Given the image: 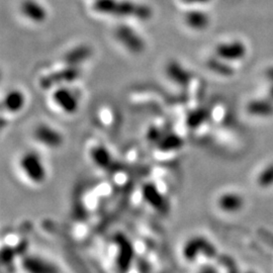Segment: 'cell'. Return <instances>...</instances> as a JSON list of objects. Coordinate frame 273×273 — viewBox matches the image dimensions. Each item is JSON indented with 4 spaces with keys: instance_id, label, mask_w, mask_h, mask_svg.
<instances>
[{
    "instance_id": "cell-20",
    "label": "cell",
    "mask_w": 273,
    "mask_h": 273,
    "mask_svg": "<svg viewBox=\"0 0 273 273\" xmlns=\"http://www.w3.org/2000/svg\"><path fill=\"white\" fill-rule=\"evenodd\" d=\"M258 184L261 187H268L273 184V164L266 167L258 176Z\"/></svg>"
},
{
    "instance_id": "cell-16",
    "label": "cell",
    "mask_w": 273,
    "mask_h": 273,
    "mask_svg": "<svg viewBox=\"0 0 273 273\" xmlns=\"http://www.w3.org/2000/svg\"><path fill=\"white\" fill-rule=\"evenodd\" d=\"M25 105V95L18 89H11L4 95L1 106L2 109L8 113H18Z\"/></svg>"
},
{
    "instance_id": "cell-8",
    "label": "cell",
    "mask_w": 273,
    "mask_h": 273,
    "mask_svg": "<svg viewBox=\"0 0 273 273\" xmlns=\"http://www.w3.org/2000/svg\"><path fill=\"white\" fill-rule=\"evenodd\" d=\"M33 140L49 150H58L65 144V137L57 128L49 124H38L32 132Z\"/></svg>"
},
{
    "instance_id": "cell-5",
    "label": "cell",
    "mask_w": 273,
    "mask_h": 273,
    "mask_svg": "<svg viewBox=\"0 0 273 273\" xmlns=\"http://www.w3.org/2000/svg\"><path fill=\"white\" fill-rule=\"evenodd\" d=\"M17 269L21 273H61L52 260L29 251L19 258Z\"/></svg>"
},
{
    "instance_id": "cell-10",
    "label": "cell",
    "mask_w": 273,
    "mask_h": 273,
    "mask_svg": "<svg viewBox=\"0 0 273 273\" xmlns=\"http://www.w3.org/2000/svg\"><path fill=\"white\" fill-rule=\"evenodd\" d=\"M185 145L184 139L175 132H167L162 139L154 146V150L159 159H165L178 154Z\"/></svg>"
},
{
    "instance_id": "cell-13",
    "label": "cell",
    "mask_w": 273,
    "mask_h": 273,
    "mask_svg": "<svg viewBox=\"0 0 273 273\" xmlns=\"http://www.w3.org/2000/svg\"><path fill=\"white\" fill-rule=\"evenodd\" d=\"M92 55V47L87 44H81L66 52L63 57V62L66 64V66L80 67V65L87 62Z\"/></svg>"
},
{
    "instance_id": "cell-6",
    "label": "cell",
    "mask_w": 273,
    "mask_h": 273,
    "mask_svg": "<svg viewBox=\"0 0 273 273\" xmlns=\"http://www.w3.org/2000/svg\"><path fill=\"white\" fill-rule=\"evenodd\" d=\"M81 74L82 71L80 67L66 66L61 70L54 71L42 76L38 80V85L44 90L57 88L59 86H64L63 84L75 82L80 78Z\"/></svg>"
},
{
    "instance_id": "cell-11",
    "label": "cell",
    "mask_w": 273,
    "mask_h": 273,
    "mask_svg": "<svg viewBox=\"0 0 273 273\" xmlns=\"http://www.w3.org/2000/svg\"><path fill=\"white\" fill-rule=\"evenodd\" d=\"M52 97L58 108L67 115H73L79 110V100L68 87L59 86L55 88Z\"/></svg>"
},
{
    "instance_id": "cell-9",
    "label": "cell",
    "mask_w": 273,
    "mask_h": 273,
    "mask_svg": "<svg viewBox=\"0 0 273 273\" xmlns=\"http://www.w3.org/2000/svg\"><path fill=\"white\" fill-rule=\"evenodd\" d=\"M87 157L92 167L107 174H109L118 163L112 152L105 145L100 143H95L88 147Z\"/></svg>"
},
{
    "instance_id": "cell-14",
    "label": "cell",
    "mask_w": 273,
    "mask_h": 273,
    "mask_svg": "<svg viewBox=\"0 0 273 273\" xmlns=\"http://www.w3.org/2000/svg\"><path fill=\"white\" fill-rule=\"evenodd\" d=\"M216 205L221 212L233 214L242 210V208L244 207V199L236 192H223L218 197Z\"/></svg>"
},
{
    "instance_id": "cell-2",
    "label": "cell",
    "mask_w": 273,
    "mask_h": 273,
    "mask_svg": "<svg viewBox=\"0 0 273 273\" xmlns=\"http://www.w3.org/2000/svg\"><path fill=\"white\" fill-rule=\"evenodd\" d=\"M134 196L139 199L140 204H144L151 211L166 215L170 210V201L168 199V186L164 178L153 177L143 182ZM136 200V199H135Z\"/></svg>"
},
{
    "instance_id": "cell-3",
    "label": "cell",
    "mask_w": 273,
    "mask_h": 273,
    "mask_svg": "<svg viewBox=\"0 0 273 273\" xmlns=\"http://www.w3.org/2000/svg\"><path fill=\"white\" fill-rule=\"evenodd\" d=\"M92 7L98 13L116 17L148 20L153 16V10L149 5L132 0H94Z\"/></svg>"
},
{
    "instance_id": "cell-15",
    "label": "cell",
    "mask_w": 273,
    "mask_h": 273,
    "mask_svg": "<svg viewBox=\"0 0 273 273\" xmlns=\"http://www.w3.org/2000/svg\"><path fill=\"white\" fill-rule=\"evenodd\" d=\"M167 77L179 86H186L191 80V73L180 62L171 60L167 63L166 68Z\"/></svg>"
},
{
    "instance_id": "cell-19",
    "label": "cell",
    "mask_w": 273,
    "mask_h": 273,
    "mask_svg": "<svg viewBox=\"0 0 273 273\" xmlns=\"http://www.w3.org/2000/svg\"><path fill=\"white\" fill-rule=\"evenodd\" d=\"M167 133V131H165L162 127L160 126H151L148 128L147 132H146V141L151 145V146H155L161 139L162 137Z\"/></svg>"
},
{
    "instance_id": "cell-12",
    "label": "cell",
    "mask_w": 273,
    "mask_h": 273,
    "mask_svg": "<svg viewBox=\"0 0 273 273\" xmlns=\"http://www.w3.org/2000/svg\"><path fill=\"white\" fill-rule=\"evenodd\" d=\"M19 9L26 19L36 24L45 22L48 18L46 7L36 0H22Z\"/></svg>"
},
{
    "instance_id": "cell-17",
    "label": "cell",
    "mask_w": 273,
    "mask_h": 273,
    "mask_svg": "<svg viewBox=\"0 0 273 273\" xmlns=\"http://www.w3.org/2000/svg\"><path fill=\"white\" fill-rule=\"evenodd\" d=\"M184 22L191 29L203 30L209 25L210 19L209 15L205 11L200 9H191L184 14Z\"/></svg>"
},
{
    "instance_id": "cell-21",
    "label": "cell",
    "mask_w": 273,
    "mask_h": 273,
    "mask_svg": "<svg viewBox=\"0 0 273 273\" xmlns=\"http://www.w3.org/2000/svg\"><path fill=\"white\" fill-rule=\"evenodd\" d=\"M220 263L226 269L227 273H239L238 269H237V266L232 258H230L228 256H221Z\"/></svg>"
},
{
    "instance_id": "cell-23",
    "label": "cell",
    "mask_w": 273,
    "mask_h": 273,
    "mask_svg": "<svg viewBox=\"0 0 273 273\" xmlns=\"http://www.w3.org/2000/svg\"><path fill=\"white\" fill-rule=\"evenodd\" d=\"M260 234L262 235V237H263V239L270 245V246H272L273 247V235L272 234H270L269 232H267V231H261L260 232Z\"/></svg>"
},
{
    "instance_id": "cell-24",
    "label": "cell",
    "mask_w": 273,
    "mask_h": 273,
    "mask_svg": "<svg viewBox=\"0 0 273 273\" xmlns=\"http://www.w3.org/2000/svg\"><path fill=\"white\" fill-rule=\"evenodd\" d=\"M181 1L184 3H187V4H202V3H206L210 0H181Z\"/></svg>"
},
{
    "instance_id": "cell-7",
    "label": "cell",
    "mask_w": 273,
    "mask_h": 273,
    "mask_svg": "<svg viewBox=\"0 0 273 273\" xmlns=\"http://www.w3.org/2000/svg\"><path fill=\"white\" fill-rule=\"evenodd\" d=\"M114 37L130 53L139 55L146 50L143 36L131 25L119 24L114 29Z\"/></svg>"
},
{
    "instance_id": "cell-4",
    "label": "cell",
    "mask_w": 273,
    "mask_h": 273,
    "mask_svg": "<svg viewBox=\"0 0 273 273\" xmlns=\"http://www.w3.org/2000/svg\"><path fill=\"white\" fill-rule=\"evenodd\" d=\"M180 260L185 265L198 264L202 259L211 260L218 255L213 242L206 236L196 234L186 238L180 245L178 251Z\"/></svg>"
},
{
    "instance_id": "cell-22",
    "label": "cell",
    "mask_w": 273,
    "mask_h": 273,
    "mask_svg": "<svg viewBox=\"0 0 273 273\" xmlns=\"http://www.w3.org/2000/svg\"><path fill=\"white\" fill-rule=\"evenodd\" d=\"M194 273H219V270L214 265H203Z\"/></svg>"
},
{
    "instance_id": "cell-18",
    "label": "cell",
    "mask_w": 273,
    "mask_h": 273,
    "mask_svg": "<svg viewBox=\"0 0 273 273\" xmlns=\"http://www.w3.org/2000/svg\"><path fill=\"white\" fill-rule=\"evenodd\" d=\"M207 118L208 115L204 109H194L193 111L188 113L185 120V124L189 129L196 130L199 129L206 122Z\"/></svg>"
},
{
    "instance_id": "cell-1",
    "label": "cell",
    "mask_w": 273,
    "mask_h": 273,
    "mask_svg": "<svg viewBox=\"0 0 273 273\" xmlns=\"http://www.w3.org/2000/svg\"><path fill=\"white\" fill-rule=\"evenodd\" d=\"M14 169L18 179L32 188H40L49 180V166L36 150L29 149L19 154Z\"/></svg>"
},
{
    "instance_id": "cell-25",
    "label": "cell",
    "mask_w": 273,
    "mask_h": 273,
    "mask_svg": "<svg viewBox=\"0 0 273 273\" xmlns=\"http://www.w3.org/2000/svg\"><path fill=\"white\" fill-rule=\"evenodd\" d=\"M248 273H252V272H248Z\"/></svg>"
}]
</instances>
